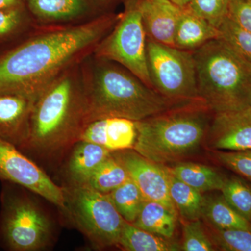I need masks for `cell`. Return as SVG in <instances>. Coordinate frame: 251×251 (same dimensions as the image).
<instances>
[{"label":"cell","instance_id":"cell-1","mask_svg":"<svg viewBox=\"0 0 251 251\" xmlns=\"http://www.w3.org/2000/svg\"><path fill=\"white\" fill-rule=\"evenodd\" d=\"M120 15L34 36L0 55V94L36 100L79 57L97 47L116 24Z\"/></svg>","mask_w":251,"mask_h":251},{"label":"cell","instance_id":"cell-2","mask_svg":"<svg viewBox=\"0 0 251 251\" xmlns=\"http://www.w3.org/2000/svg\"><path fill=\"white\" fill-rule=\"evenodd\" d=\"M86 125L83 85L64 74L34 102L21 150L44 159L61 158L80 141Z\"/></svg>","mask_w":251,"mask_h":251},{"label":"cell","instance_id":"cell-3","mask_svg":"<svg viewBox=\"0 0 251 251\" xmlns=\"http://www.w3.org/2000/svg\"><path fill=\"white\" fill-rule=\"evenodd\" d=\"M103 62L83 85L87 125L105 117L141 121L186 103L166 98L125 68Z\"/></svg>","mask_w":251,"mask_h":251},{"label":"cell","instance_id":"cell-4","mask_svg":"<svg viewBox=\"0 0 251 251\" xmlns=\"http://www.w3.org/2000/svg\"><path fill=\"white\" fill-rule=\"evenodd\" d=\"M213 117L214 112L198 100L137 122L133 150L162 166L179 161L199 151Z\"/></svg>","mask_w":251,"mask_h":251},{"label":"cell","instance_id":"cell-5","mask_svg":"<svg viewBox=\"0 0 251 251\" xmlns=\"http://www.w3.org/2000/svg\"><path fill=\"white\" fill-rule=\"evenodd\" d=\"M193 52L200 99L214 113L249 108L250 64L219 39Z\"/></svg>","mask_w":251,"mask_h":251},{"label":"cell","instance_id":"cell-6","mask_svg":"<svg viewBox=\"0 0 251 251\" xmlns=\"http://www.w3.org/2000/svg\"><path fill=\"white\" fill-rule=\"evenodd\" d=\"M0 236L5 247L13 251H38L49 247L52 226L49 216L27 189L3 181Z\"/></svg>","mask_w":251,"mask_h":251},{"label":"cell","instance_id":"cell-7","mask_svg":"<svg viewBox=\"0 0 251 251\" xmlns=\"http://www.w3.org/2000/svg\"><path fill=\"white\" fill-rule=\"evenodd\" d=\"M63 188L65 206L62 211L92 245L99 249L117 247L125 220L109 195L89 186Z\"/></svg>","mask_w":251,"mask_h":251},{"label":"cell","instance_id":"cell-8","mask_svg":"<svg viewBox=\"0 0 251 251\" xmlns=\"http://www.w3.org/2000/svg\"><path fill=\"white\" fill-rule=\"evenodd\" d=\"M147 61L153 90L175 101L201 100L193 52L147 38Z\"/></svg>","mask_w":251,"mask_h":251},{"label":"cell","instance_id":"cell-9","mask_svg":"<svg viewBox=\"0 0 251 251\" xmlns=\"http://www.w3.org/2000/svg\"><path fill=\"white\" fill-rule=\"evenodd\" d=\"M147 35L137 0H126L125 10L110 34L96 47V57L118 63L153 88L147 61Z\"/></svg>","mask_w":251,"mask_h":251},{"label":"cell","instance_id":"cell-10","mask_svg":"<svg viewBox=\"0 0 251 251\" xmlns=\"http://www.w3.org/2000/svg\"><path fill=\"white\" fill-rule=\"evenodd\" d=\"M0 179L20 185L62 210L65 206L64 188L56 184L45 172L17 147L1 138Z\"/></svg>","mask_w":251,"mask_h":251},{"label":"cell","instance_id":"cell-11","mask_svg":"<svg viewBox=\"0 0 251 251\" xmlns=\"http://www.w3.org/2000/svg\"><path fill=\"white\" fill-rule=\"evenodd\" d=\"M112 153L125 167L145 200L161 203L176 211L170 196L169 175L166 167L150 161L132 149Z\"/></svg>","mask_w":251,"mask_h":251},{"label":"cell","instance_id":"cell-12","mask_svg":"<svg viewBox=\"0 0 251 251\" xmlns=\"http://www.w3.org/2000/svg\"><path fill=\"white\" fill-rule=\"evenodd\" d=\"M205 141L216 151L251 150L250 109L214 113Z\"/></svg>","mask_w":251,"mask_h":251},{"label":"cell","instance_id":"cell-13","mask_svg":"<svg viewBox=\"0 0 251 251\" xmlns=\"http://www.w3.org/2000/svg\"><path fill=\"white\" fill-rule=\"evenodd\" d=\"M137 135L136 121L122 117H105L89 122L80 140L97 144L113 152L133 150Z\"/></svg>","mask_w":251,"mask_h":251},{"label":"cell","instance_id":"cell-14","mask_svg":"<svg viewBox=\"0 0 251 251\" xmlns=\"http://www.w3.org/2000/svg\"><path fill=\"white\" fill-rule=\"evenodd\" d=\"M147 38L174 47L176 25L183 8L171 0H137Z\"/></svg>","mask_w":251,"mask_h":251},{"label":"cell","instance_id":"cell-15","mask_svg":"<svg viewBox=\"0 0 251 251\" xmlns=\"http://www.w3.org/2000/svg\"><path fill=\"white\" fill-rule=\"evenodd\" d=\"M35 100L19 94H0V138L23 148L29 134Z\"/></svg>","mask_w":251,"mask_h":251},{"label":"cell","instance_id":"cell-16","mask_svg":"<svg viewBox=\"0 0 251 251\" xmlns=\"http://www.w3.org/2000/svg\"><path fill=\"white\" fill-rule=\"evenodd\" d=\"M111 153L97 144L85 140L77 142L71 150L64 169L67 186H88L94 171Z\"/></svg>","mask_w":251,"mask_h":251},{"label":"cell","instance_id":"cell-17","mask_svg":"<svg viewBox=\"0 0 251 251\" xmlns=\"http://www.w3.org/2000/svg\"><path fill=\"white\" fill-rule=\"evenodd\" d=\"M216 39H219L217 28L183 8L175 30L174 47L193 52Z\"/></svg>","mask_w":251,"mask_h":251},{"label":"cell","instance_id":"cell-18","mask_svg":"<svg viewBox=\"0 0 251 251\" xmlns=\"http://www.w3.org/2000/svg\"><path fill=\"white\" fill-rule=\"evenodd\" d=\"M170 174L199 192L221 191L227 177L214 168L191 162L166 167Z\"/></svg>","mask_w":251,"mask_h":251},{"label":"cell","instance_id":"cell-19","mask_svg":"<svg viewBox=\"0 0 251 251\" xmlns=\"http://www.w3.org/2000/svg\"><path fill=\"white\" fill-rule=\"evenodd\" d=\"M177 221V212L155 201H145L133 224L156 235L173 239Z\"/></svg>","mask_w":251,"mask_h":251},{"label":"cell","instance_id":"cell-20","mask_svg":"<svg viewBox=\"0 0 251 251\" xmlns=\"http://www.w3.org/2000/svg\"><path fill=\"white\" fill-rule=\"evenodd\" d=\"M33 16L46 21H68L88 11L89 0H24Z\"/></svg>","mask_w":251,"mask_h":251},{"label":"cell","instance_id":"cell-21","mask_svg":"<svg viewBox=\"0 0 251 251\" xmlns=\"http://www.w3.org/2000/svg\"><path fill=\"white\" fill-rule=\"evenodd\" d=\"M202 219L214 228L251 232V225L226 201L222 193L204 196Z\"/></svg>","mask_w":251,"mask_h":251},{"label":"cell","instance_id":"cell-22","mask_svg":"<svg viewBox=\"0 0 251 251\" xmlns=\"http://www.w3.org/2000/svg\"><path fill=\"white\" fill-rule=\"evenodd\" d=\"M127 251H181V245L173 239L156 235L125 221L118 246Z\"/></svg>","mask_w":251,"mask_h":251},{"label":"cell","instance_id":"cell-23","mask_svg":"<svg viewBox=\"0 0 251 251\" xmlns=\"http://www.w3.org/2000/svg\"><path fill=\"white\" fill-rule=\"evenodd\" d=\"M168 175L170 196L177 213L186 221L202 219L204 202L203 193L184 184L169 173Z\"/></svg>","mask_w":251,"mask_h":251},{"label":"cell","instance_id":"cell-24","mask_svg":"<svg viewBox=\"0 0 251 251\" xmlns=\"http://www.w3.org/2000/svg\"><path fill=\"white\" fill-rule=\"evenodd\" d=\"M129 179L128 172L111 153L94 171L88 186L99 192L108 194Z\"/></svg>","mask_w":251,"mask_h":251},{"label":"cell","instance_id":"cell-25","mask_svg":"<svg viewBox=\"0 0 251 251\" xmlns=\"http://www.w3.org/2000/svg\"><path fill=\"white\" fill-rule=\"evenodd\" d=\"M108 195L119 214L130 224L134 222L146 201L140 188L130 178Z\"/></svg>","mask_w":251,"mask_h":251},{"label":"cell","instance_id":"cell-26","mask_svg":"<svg viewBox=\"0 0 251 251\" xmlns=\"http://www.w3.org/2000/svg\"><path fill=\"white\" fill-rule=\"evenodd\" d=\"M225 199L251 225V186L239 176L227 178L220 191Z\"/></svg>","mask_w":251,"mask_h":251},{"label":"cell","instance_id":"cell-27","mask_svg":"<svg viewBox=\"0 0 251 251\" xmlns=\"http://www.w3.org/2000/svg\"><path fill=\"white\" fill-rule=\"evenodd\" d=\"M219 39L251 66V32L226 17L219 27Z\"/></svg>","mask_w":251,"mask_h":251},{"label":"cell","instance_id":"cell-28","mask_svg":"<svg viewBox=\"0 0 251 251\" xmlns=\"http://www.w3.org/2000/svg\"><path fill=\"white\" fill-rule=\"evenodd\" d=\"M208 226V234L216 250L251 251L250 231L241 229H219Z\"/></svg>","mask_w":251,"mask_h":251},{"label":"cell","instance_id":"cell-29","mask_svg":"<svg viewBox=\"0 0 251 251\" xmlns=\"http://www.w3.org/2000/svg\"><path fill=\"white\" fill-rule=\"evenodd\" d=\"M231 0H191L184 9L219 29L228 14Z\"/></svg>","mask_w":251,"mask_h":251},{"label":"cell","instance_id":"cell-30","mask_svg":"<svg viewBox=\"0 0 251 251\" xmlns=\"http://www.w3.org/2000/svg\"><path fill=\"white\" fill-rule=\"evenodd\" d=\"M181 251H216L201 219L186 221L183 226V242Z\"/></svg>","mask_w":251,"mask_h":251},{"label":"cell","instance_id":"cell-31","mask_svg":"<svg viewBox=\"0 0 251 251\" xmlns=\"http://www.w3.org/2000/svg\"><path fill=\"white\" fill-rule=\"evenodd\" d=\"M220 164L251 184V150L216 151Z\"/></svg>","mask_w":251,"mask_h":251},{"label":"cell","instance_id":"cell-32","mask_svg":"<svg viewBox=\"0 0 251 251\" xmlns=\"http://www.w3.org/2000/svg\"><path fill=\"white\" fill-rule=\"evenodd\" d=\"M26 6L21 4L0 8V39L14 35L22 26Z\"/></svg>","mask_w":251,"mask_h":251},{"label":"cell","instance_id":"cell-33","mask_svg":"<svg viewBox=\"0 0 251 251\" xmlns=\"http://www.w3.org/2000/svg\"><path fill=\"white\" fill-rule=\"evenodd\" d=\"M227 17L239 27L251 32V0H231Z\"/></svg>","mask_w":251,"mask_h":251},{"label":"cell","instance_id":"cell-34","mask_svg":"<svg viewBox=\"0 0 251 251\" xmlns=\"http://www.w3.org/2000/svg\"><path fill=\"white\" fill-rule=\"evenodd\" d=\"M24 2V0H0V8L13 6Z\"/></svg>","mask_w":251,"mask_h":251},{"label":"cell","instance_id":"cell-35","mask_svg":"<svg viewBox=\"0 0 251 251\" xmlns=\"http://www.w3.org/2000/svg\"><path fill=\"white\" fill-rule=\"evenodd\" d=\"M171 1L180 7L184 8L191 2V0H171Z\"/></svg>","mask_w":251,"mask_h":251},{"label":"cell","instance_id":"cell-36","mask_svg":"<svg viewBox=\"0 0 251 251\" xmlns=\"http://www.w3.org/2000/svg\"><path fill=\"white\" fill-rule=\"evenodd\" d=\"M249 108L250 109V110L251 112V96L250 100H249Z\"/></svg>","mask_w":251,"mask_h":251},{"label":"cell","instance_id":"cell-37","mask_svg":"<svg viewBox=\"0 0 251 251\" xmlns=\"http://www.w3.org/2000/svg\"><path fill=\"white\" fill-rule=\"evenodd\" d=\"M99 1H110V0H99Z\"/></svg>","mask_w":251,"mask_h":251}]
</instances>
